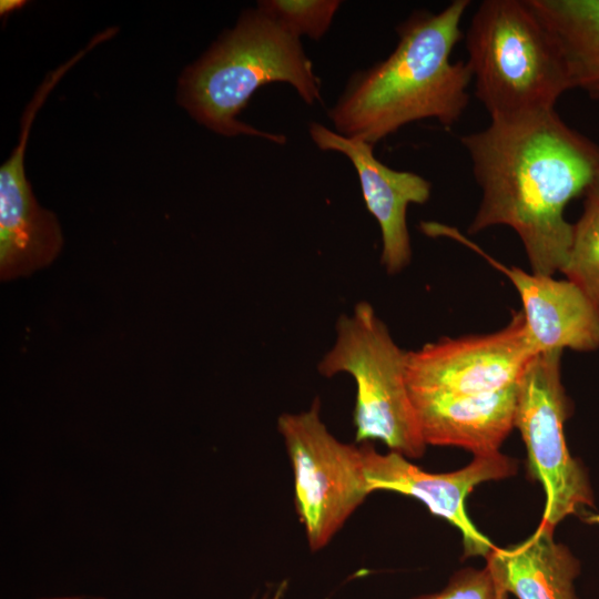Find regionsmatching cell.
Here are the masks:
<instances>
[{"mask_svg": "<svg viewBox=\"0 0 599 599\" xmlns=\"http://www.w3.org/2000/svg\"><path fill=\"white\" fill-rule=\"evenodd\" d=\"M459 140L481 190L468 232L509 226L534 273L561 272L573 231L564 211L589 190L599 170V145L556 110L490 119L487 128Z\"/></svg>", "mask_w": 599, "mask_h": 599, "instance_id": "cell-1", "label": "cell"}, {"mask_svg": "<svg viewBox=\"0 0 599 599\" xmlns=\"http://www.w3.org/2000/svg\"><path fill=\"white\" fill-rule=\"evenodd\" d=\"M469 0L441 11H417L397 27L394 51L353 77L328 115L336 132L372 145L414 121L435 119L449 128L465 112L473 82L465 61H451Z\"/></svg>", "mask_w": 599, "mask_h": 599, "instance_id": "cell-2", "label": "cell"}, {"mask_svg": "<svg viewBox=\"0 0 599 599\" xmlns=\"http://www.w3.org/2000/svg\"><path fill=\"white\" fill-rule=\"evenodd\" d=\"M272 82L292 84L308 104L321 100V83L300 39L261 11L242 14L179 82V101L206 128L226 135H257L284 143L278 134L237 121L251 95Z\"/></svg>", "mask_w": 599, "mask_h": 599, "instance_id": "cell-3", "label": "cell"}, {"mask_svg": "<svg viewBox=\"0 0 599 599\" xmlns=\"http://www.w3.org/2000/svg\"><path fill=\"white\" fill-rule=\"evenodd\" d=\"M474 92L490 119L555 110L572 89L554 34L529 0H484L465 37Z\"/></svg>", "mask_w": 599, "mask_h": 599, "instance_id": "cell-4", "label": "cell"}, {"mask_svg": "<svg viewBox=\"0 0 599 599\" xmlns=\"http://www.w3.org/2000/svg\"><path fill=\"white\" fill-rule=\"evenodd\" d=\"M335 329L334 344L317 370L327 378L344 373L355 380L356 443L377 439L407 458L422 457L427 445L407 385V352L365 301L358 302L351 314H342Z\"/></svg>", "mask_w": 599, "mask_h": 599, "instance_id": "cell-5", "label": "cell"}, {"mask_svg": "<svg viewBox=\"0 0 599 599\" xmlns=\"http://www.w3.org/2000/svg\"><path fill=\"white\" fill-rule=\"evenodd\" d=\"M294 474L295 507L311 551L323 549L372 494L363 448L337 439L321 418V402L277 418Z\"/></svg>", "mask_w": 599, "mask_h": 599, "instance_id": "cell-6", "label": "cell"}, {"mask_svg": "<svg viewBox=\"0 0 599 599\" xmlns=\"http://www.w3.org/2000/svg\"><path fill=\"white\" fill-rule=\"evenodd\" d=\"M561 354L555 349L532 358L519 380L515 415L529 470L545 490L541 521L552 527L595 508L588 475L570 455L564 435L569 404L561 383Z\"/></svg>", "mask_w": 599, "mask_h": 599, "instance_id": "cell-7", "label": "cell"}, {"mask_svg": "<svg viewBox=\"0 0 599 599\" xmlns=\"http://www.w3.org/2000/svg\"><path fill=\"white\" fill-rule=\"evenodd\" d=\"M538 351L521 311L501 329L441 338L407 352L410 397L474 395L518 383Z\"/></svg>", "mask_w": 599, "mask_h": 599, "instance_id": "cell-8", "label": "cell"}, {"mask_svg": "<svg viewBox=\"0 0 599 599\" xmlns=\"http://www.w3.org/2000/svg\"><path fill=\"white\" fill-rule=\"evenodd\" d=\"M362 448L372 493L394 491L422 501L433 515L460 531L465 557L486 558L496 548L468 517L465 500L478 485L512 476L517 469L515 459L498 451L474 456L473 461L455 471L429 473L398 453L379 454L368 443H362Z\"/></svg>", "mask_w": 599, "mask_h": 599, "instance_id": "cell-9", "label": "cell"}, {"mask_svg": "<svg viewBox=\"0 0 599 599\" xmlns=\"http://www.w3.org/2000/svg\"><path fill=\"white\" fill-rule=\"evenodd\" d=\"M78 53L48 74L27 106L19 143L0 167V274L9 281L49 265L60 253L63 238L57 216L41 207L24 171L28 135L37 111L62 75L82 57Z\"/></svg>", "mask_w": 599, "mask_h": 599, "instance_id": "cell-10", "label": "cell"}, {"mask_svg": "<svg viewBox=\"0 0 599 599\" xmlns=\"http://www.w3.org/2000/svg\"><path fill=\"white\" fill-rule=\"evenodd\" d=\"M309 134L321 150L343 153L353 163L366 207L380 229V263L387 273H399L412 258L407 209L428 201L430 183L416 173L383 164L373 145L363 140L346 138L316 122L311 123Z\"/></svg>", "mask_w": 599, "mask_h": 599, "instance_id": "cell-11", "label": "cell"}, {"mask_svg": "<svg viewBox=\"0 0 599 599\" xmlns=\"http://www.w3.org/2000/svg\"><path fill=\"white\" fill-rule=\"evenodd\" d=\"M483 256L517 288L529 335L538 351L592 352L599 348V315L582 291L569 280L527 273Z\"/></svg>", "mask_w": 599, "mask_h": 599, "instance_id": "cell-12", "label": "cell"}, {"mask_svg": "<svg viewBox=\"0 0 599 599\" xmlns=\"http://www.w3.org/2000/svg\"><path fill=\"white\" fill-rule=\"evenodd\" d=\"M519 382L474 395L412 397L426 445L453 446L474 456L499 451L515 427Z\"/></svg>", "mask_w": 599, "mask_h": 599, "instance_id": "cell-13", "label": "cell"}, {"mask_svg": "<svg viewBox=\"0 0 599 599\" xmlns=\"http://www.w3.org/2000/svg\"><path fill=\"white\" fill-rule=\"evenodd\" d=\"M541 521L520 544L496 547L485 559L497 587L517 599H578L579 560Z\"/></svg>", "mask_w": 599, "mask_h": 599, "instance_id": "cell-14", "label": "cell"}, {"mask_svg": "<svg viewBox=\"0 0 599 599\" xmlns=\"http://www.w3.org/2000/svg\"><path fill=\"white\" fill-rule=\"evenodd\" d=\"M554 34L572 89L599 102V0H529Z\"/></svg>", "mask_w": 599, "mask_h": 599, "instance_id": "cell-15", "label": "cell"}, {"mask_svg": "<svg viewBox=\"0 0 599 599\" xmlns=\"http://www.w3.org/2000/svg\"><path fill=\"white\" fill-rule=\"evenodd\" d=\"M561 272L582 291L599 315V199L586 196Z\"/></svg>", "mask_w": 599, "mask_h": 599, "instance_id": "cell-16", "label": "cell"}, {"mask_svg": "<svg viewBox=\"0 0 599 599\" xmlns=\"http://www.w3.org/2000/svg\"><path fill=\"white\" fill-rule=\"evenodd\" d=\"M338 0H264L257 8L293 35L318 40L329 28Z\"/></svg>", "mask_w": 599, "mask_h": 599, "instance_id": "cell-17", "label": "cell"}, {"mask_svg": "<svg viewBox=\"0 0 599 599\" xmlns=\"http://www.w3.org/2000/svg\"><path fill=\"white\" fill-rule=\"evenodd\" d=\"M499 590L485 566L456 571L438 591L420 595L412 599H498Z\"/></svg>", "mask_w": 599, "mask_h": 599, "instance_id": "cell-18", "label": "cell"}, {"mask_svg": "<svg viewBox=\"0 0 599 599\" xmlns=\"http://www.w3.org/2000/svg\"><path fill=\"white\" fill-rule=\"evenodd\" d=\"M27 2L22 0H1L0 1V14L8 16L12 11L22 8Z\"/></svg>", "mask_w": 599, "mask_h": 599, "instance_id": "cell-19", "label": "cell"}, {"mask_svg": "<svg viewBox=\"0 0 599 599\" xmlns=\"http://www.w3.org/2000/svg\"><path fill=\"white\" fill-rule=\"evenodd\" d=\"M586 196L599 199V170L589 187V190L586 193Z\"/></svg>", "mask_w": 599, "mask_h": 599, "instance_id": "cell-20", "label": "cell"}, {"mask_svg": "<svg viewBox=\"0 0 599 599\" xmlns=\"http://www.w3.org/2000/svg\"><path fill=\"white\" fill-rule=\"evenodd\" d=\"M582 519L587 524L599 526V514H597V512L587 511V512L583 514Z\"/></svg>", "mask_w": 599, "mask_h": 599, "instance_id": "cell-21", "label": "cell"}, {"mask_svg": "<svg viewBox=\"0 0 599 599\" xmlns=\"http://www.w3.org/2000/svg\"><path fill=\"white\" fill-rule=\"evenodd\" d=\"M41 599H84L83 597L68 596V597H52V598H41ZM94 599H106V598H94Z\"/></svg>", "mask_w": 599, "mask_h": 599, "instance_id": "cell-22", "label": "cell"}, {"mask_svg": "<svg viewBox=\"0 0 599 599\" xmlns=\"http://www.w3.org/2000/svg\"><path fill=\"white\" fill-rule=\"evenodd\" d=\"M497 586V585H496ZM499 595H498V599H508V595L506 592H504L501 589H499Z\"/></svg>", "mask_w": 599, "mask_h": 599, "instance_id": "cell-23", "label": "cell"}, {"mask_svg": "<svg viewBox=\"0 0 599 599\" xmlns=\"http://www.w3.org/2000/svg\"><path fill=\"white\" fill-rule=\"evenodd\" d=\"M282 593H283V589L281 588V589L275 593V596L272 597L271 599H280L281 596H282Z\"/></svg>", "mask_w": 599, "mask_h": 599, "instance_id": "cell-24", "label": "cell"}]
</instances>
